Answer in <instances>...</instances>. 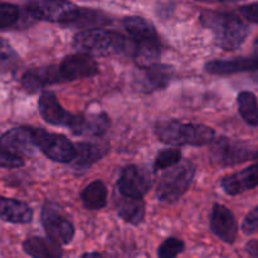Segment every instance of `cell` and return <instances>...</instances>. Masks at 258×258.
Instances as JSON below:
<instances>
[{
	"instance_id": "obj_1",
	"label": "cell",
	"mask_w": 258,
	"mask_h": 258,
	"mask_svg": "<svg viewBox=\"0 0 258 258\" xmlns=\"http://www.w3.org/2000/svg\"><path fill=\"white\" fill-rule=\"evenodd\" d=\"M202 24L211 30L216 43L224 50H236L249 34L247 23L233 13L204 10L199 17Z\"/></svg>"
},
{
	"instance_id": "obj_2",
	"label": "cell",
	"mask_w": 258,
	"mask_h": 258,
	"mask_svg": "<svg viewBox=\"0 0 258 258\" xmlns=\"http://www.w3.org/2000/svg\"><path fill=\"white\" fill-rule=\"evenodd\" d=\"M123 27L130 35L133 43L131 58L135 60L138 67L158 63L160 59V39L156 29L150 22L141 17H126Z\"/></svg>"
},
{
	"instance_id": "obj_3",
	"label": "cell",
	"mask_w": 258,
	"mask_h": 258,
	"mask_svg": "<svg viewBox=\"0 0 258 258\" xmlns=\"http://www.w3.org/2000/svg\"><path fill=\"white\" fill-rule=\"evenodd\" d=\"M73 45L78 50L97 57L128 54L131 57L133 43L122 34L100 28L86 29L73 38Z\"/></svg>"
},
{
	"instance_id": "obj_4",
	"label": "cell",
	"mask_w": 258,
	"mask_h": 258,
	"mask_svg": "<svg viewBox=\"0 0 258 258\" xmlns=\"http://www.w3.org/2000/svg\"><path fill=\"white\" fill-rule=\"evenodd\" d=\"M155 135L161 143L173 146L209 145L216 138L212 127L202 123H184L176 120L160 121L155 125Z\"/></svg>"
},
{
	"instance_id": "obj_5",
	"label": "cell",
	"mask_w": 258,
	"mask_h": 258,
	"mask_svg": "<svg viewBox=\"0 0 258 258\" xmlns=\"http://www.w3.org/2000/svg\"><path fill=\"white\" fill-rule=\"evenodd\" d=\"M196 175V166L189 160L179 161L163 174L156 188V197L163 203H175L190 186Z\"/></svg>"
},
{
	"instance_id": "obj_6",
	"label": "cell",
	"mask_w": 258,
	"mask_h": 258,
	"mask_svg": "<svg viewBox=\"0 0 258 258\" xmlns=\"http://www.w3.org/2000/svg\"><path fill=\"white\" fill-rule=\"evenodd\" d=\"M212 144V160L221 168H231L258 159V149L252 148L242 141L222 136L219 139L214 138Z\"/></svg>"
},
{
	"instance_id": "obj_7",
	"label": "cell",
	"mask_w": 258,
	"mask_h": 258,
	"mask_svg": "<svg viewBox=\"0 0 258 258\" xmlns=\"http://www.w3.org/2000/svg\"><path fill=\"white\" fill-rule=\"evenodd\" d=\"M33 138L37 148L50 160L57 163H72L75 159L76 148L66 136L33 127Z\"/></svg>"
},
{
	"instance_id": "obj_8",
	"label": "cell",
	"mask_w": 258,
	"mask_h": 258,
	"mask_svg": "<svg viewBox=\"0 0 258 258\" xmlns=\"http://www.w3.org/2000/svg\"><path fill=\"white\" fill-rule=\"evenodd\" d=\"M40 221L47 236L57 243L68 244L75 237L72 222L63 214L62 209L52 202L45 203L42 208Z\"/></svg>"
},
{
	"instance_id": "obj_9",
	"label": "cell",
	"mask_w": 258,
	"mask_h": 258,
	"mask_svg": "<svg viewBox=\"0 0 258 258\" xmlns=\"http://www.w3.org/2000/svg\"><path fill=\"white\" fill-rule=\"evenodd\" d=\"M174 77V68L168 64H154L139 67L133 75V86L141 93H153L168 87Z\"/></svg>"
},
{
	"instance_id": "obj_10",
	"label": "cell",
	"mask_w": 258,
	"mask_h": 258,
	"mask_svg": "<svg viewBox=\"0 0 258 258\" xmlns=\"http://www.w3.org/2000/svg\"><path fill=\"white\" fill-rule=\"evenodd\" d=\"M77 8L68 0H34L24 8V12L34 19L66 25Z\"/></svg>"
},
{
	"instance_id": "obj_11",
	"label": "cell",
	"mask_w": 258,
	"mask_h": 258,
	"mask_svg": "<svg viewBox=\"0 0 258 258\" xmlns=\"http://www.w3.org/2000/svg\"><path fill=\"white\" fill-rule=\"evenodd\" d=\"M58 70L63 82H71L96 76L98 73V64L92 55L82 52L63 58Z\"/></svg>"
},
{
	"instance_id": "obj_12",
	"label": "cell",
	"mask_w": 258,
	"mask_h": 258,
	"mask_svg": "<svg viewBox=\"0 0 258 258\" xmlns=\"http://www.w3.org/2000/svg\"><path fill=\"white\" fill-rule=\"evenodd\" d=\"M151 186V178L136 165H127L121 170L117 190L121 196L143 199Z\"/></svg>"
},
{
	"instance_id": "obj_13",
	"label": "cell",
	"mask_w": 258,
	"mask_h": 258,
	"mask_svg": "<svg viewBox=\"0 0 258 258\" xmlns=\"http://www.w3.org/2000/svg\"><path fill=\"white\" fill-rule=\"evenodd\" d=\"M211 231L224 243L232 244L238 236V223L231 209L216 203L211 213Z\"/></svg>"
},
{
	"instance_id": "obj_14",
	"label": "cell",
	"mask_w": 258,
	"mask_h": 258,
	"mask_svg": "<svg viewBox=\"0 0 258 258\" xmlns=\"http://www.w3.org/2000/svg\"><path fill=\"white\" fill-rule=\"evenodd\" d=\"M0 148L22 156L34 155L38 148L33 138V127L20 126L4 133L0 136Z\"/></svg>"
},
{
	"instance_id": "obj_15",
	"label": "cell",
	"mask_w": 258,
	"mask_h": 258,
	"mask_svg": "<svg viewBox=\"0 0 258 258\" xmlns=\"http://www.w3.org/2000/svg\"><path fill=\"white\" fill-rule=\"evenodd\" d=\"M68 127L75 135L98 138L103 135L110 127V117L105 112L73 115L71 125Z\"/></svg>"
},
{
	"instance_id": "obj_16",
	"label": "cell",
	"mask_w": 258,
	"mask_h": 258,
	"mask_svg": "<svg viewBox=\"0 0 258 258\" xmlns=\"http://www.w3.org/2000/svg\"><path fill=\"white\" fill-rule=\"evenodd\" d=\"M38 110L43 120L53 126L68 127L73 118L72 113L63 108L55 93L50 91H43L40 93L39 100H38Z\"/></svg>"
},
{
	"instance_id": "obj_17",
	"label": "cell",
	"mask_w": 258,
	"mask_h": 258,
	"mask_svg": "<svg viewBox=\"0 0 258 258\" xmlns=\"http://www.w3.org/2000/svg\"><path fill=\"white\" fill-rule=\"evenodd\" d=\"M62 82L63 80L60 77L59 70L55 66L30 68L22 76L20 80L23 90L28 93H37L47 86Z\"/></svg>"
},
{
	"instance_id": "obj_18",
	"label": "cell",
	"mask_w": 258,
	"mask_h": 258,
	"mask_svg": "<svg viewBox=\"0 0 258 258\" xmlns=\"http://www.w3.org/2000/svg\"><path fill=\"white\" fill-rule=\"evenodd\" d=\"M222 189L228 196H239L258 186V161L242 170L227 175L221 181Z\"/></svg>"
},
{
	"instance_id": "obj_19",
	"label": "cell",
	"mask_w": 258,
	"mask_h": 258,
	"mask_svg": "<svg viewBox=\"0 0 258 258\" xmlns=\"http://www.w3.org/2000/svg\"><path fill=\"white\" fill-rule=\"evenodd\" d=\"M258 68V58L253 54L251 57H238L234 59H216L206 64V71L214 76H231L236 73L252 72Z\"/></svg>"
},
{
	"instance_id": "obj_20",
	"label": "cell",
	"mask_w": 258,
	"mask_h": 258,
	"mask_svg": "<svg viewBox=\"0 0 258 258\" xmlns=\"http://www.w3.org/2000/svg\"><path fill=\"white\" fill-rule=\"evenodd\" d=\"M76 155L72 160L73 166L77 169H87L103 158L110 150L105 141H82L75 145Z\"/></svg>"
},
{
	"instance_id": "obj_21",
	"label": "cell",
	"mask_w": 258,
	"mask_h": 258,
	"mask_svg": "<svg viewBox=\"0 0 258 258\" xmlns=\"http://www.w3.org/2000/svg\"><path fill=\"white\" fill-rule=\"evenodd\" d=\"M0 219L14 224H27L32 222L33 211L24 202L0 196Z\"/></svg>"
},
{
	"instance_id": "obj_22",
	"label": "cell",
	"mask_w": 258,
	"mask_h": 258,
	"mask_svg": "<svg viewBox=\"0 0 258 258\" xmlns=\"http://www.w3.org/2000/svg\"><path fill=\"white\" fill-rule=\"evenodd\" d=\"M110 22L111 20L108 18V15L100 12V10L77 7L64 27L81 28V29L86 30L103 27V25H107Z\"/></svg>"
},
{
	"instance_id": "obj_23",
	"label": "cell",
	"mask_w": 258,
	"mask_h": 258,
	"mask_svg": "<svg viewBox=\"0 0 258 258\" xmlns=\"http://www.w3.org/2000/svg\"><path fill=\"white\" fill-rule=\"evenodd\" d=\"M116 209L120 218L133 226H139L144 222L145 218V204L143 199L131 198V197L121 196L116 198Z\"/></svg>"
},
{
	"instance_id": "obj_24",
	"label": "cell",
	"mask_w": 258,
	"mask_h": 258,
	"mask_svg": "<svg viewBox=\"0 0 258 258\" xmlns=\"http://www.w3.org/2000/svg\"><path fill=\"white\" fill-rule=\"evenodd\" d=\"M23 249L27 254L34 258H59L63 252L60 244L50 238L30 237L23 242Z\"/></svg>"
},
{
	"instance_id": "obj_25",
	"label": "cell",
	"mask_w": 258,
	"mask_h": 258,
	"mask_svg": "<svg viewBox=\"0 0 258 258\" xmlns=\"http://www.w3.org/2000/svg\"><path fill=\"white\" fill-rule=\"evenodd\" d=\"M81 199L85 208L90 211L102 209L107 203V188L101 180L92 181L81 191Z\"/></svg>"
},
{
	"instance_id": "obj_26",
	"label": "cell",
	"mask_w": 258,
	"mask_h": 258,
	"mask_svg": "<svg viewBox=\"0 0 258 258\" xmlns=\"http://www.w3.org/2000/svg\"><path fill=\"white\" fill-rule=\"evenodd\" d=\"M238 112L244 122L253 127H258V101L251 91H242L237 96Z\"/></svg>"
},
{
	"instance_id": "obj_27",
	"label": "cell",
	"mask_w": 258,
	"mask_h": 258,
	"mask_svg": "<svg viewBox=\"0 0 258 258\" xmlns=\"http://www.w3.org/2000/svg\"><path fill=\"white\" fill-rule=\"evenodd\" d=\"M20 9L14 4L0 3V30L9 29L20 20Z\"/></svg>"
},
{
	"instance_id": "obj_28",
	"label": "cell",
	"mask_w": 258,
	"mask_h": 258,
	"mask_svg": "<svg viewBox=\"0 0 258 258\" xmlns=\"http://www.w3.org/2000/svg\"><path fill=\"white\" fill-rule=\"evenodd\" d=\"M181 160V151L178 148H170L161 150L156 155L154 160V169L155 170H161V169L171 168L173 165L178 164Z\"/></svg>"
},
{
	"instance_id": "obj_29",
	"label": "cell",
	"mask_w": 258,
	"mask_h": 258,
	"mask_svg": "<svg viewBox=\"0 0 258 258\" xmlns=\"http://www.w3.org/2000/svg\"><path fill=\"white\" fill-rule=\"evenodd\" d=\"M18 63V53L7 39L0 37V68L9 70Z\"/></svg>"
},
{
	"instance_id": "obj_30",
	"label": "cell",
	"mask_w": 258,
	"mask_h": 258,
	"mask_svg": "<svg viewBox=\"0 0 258 258\" xmlns=\"http://www.w3.org/2000/svg\"><path fill=\"white\" fill-rule=\"evenodd\" d=\"M184 251V242L181 239L170 237L160 244L158 249V256L160 258H173Z\"/></svg>"
},
{
	"instance_id": "obj_31",
	"label": "cell",
	"mask_w": 258,
	"mask_h": 258,
	"mask_svg": "<svg viewBox=\"0 0 258 258\" xmlns=\"http://www.w3.org/2000/svg\"><path fill=\"white\" fill-rule=\"evenodd\" d=\"M24 164V156L12 153L4 148H0V168L17 169L22 168Z\"/></svg>"
},
{
	"instance_id": "obj_32",
	"label": "cell",
	"mask_w": 258,
	"mask_h": 258,
	"mask_svg": "<svg viewBox=\"0 0 258 258\" xmlns=\"http://www.w3.org/2000/svg\"><path fill=\"white\" fill-rule=\"evenodd\" d=\"M241 229L246 236H252V234L258 233V206L244 217Z\"/></svg>"
},
{
	"instance_id": "obj_33",
	"label": "cell",
	"mask_w": 258,
	"mask_h": 258,
	"mask_svg": "<svg viewBox=\"0 0 258 258\" xmlns=\"http://www.w3.org/2000/svg\"><path fill=\"white\" fill-rule=\"evenodd\" d=\"M238 12L246 22L258 24V2L242 5V7H239Z\"/></svg>"
},
{
	"instance_id": "obj_34",
	"label": "cell",
	"mask_w": 258,
	"mask_h": 258,
	"mask_svg": "<svg viewBox=\"0 0 258 258\" xmlns=\"http://www.w3.org/2000/svg\"><path fill=\"white\" fill-rule=\"evenodd\" d=\"M244 251L248 256L258 258V239H251L244 246Z\"/></svg>"
},
{
	"instance_id": "obj_35",
	"label": "cell",
	"mask_w": 258,
	"mask_h": 258,
	"mask_svg": "<svg viewBox=\"0 0 258 258\" xmlns=\"http://www.w3.org/2000/svg\"><path fill=\"white\" fill-rule=\"evenodd\" d=\"M201 3H236L241 2V0H197Z\"/></svg>"
},
{
	"instance_id": "obj_36",
	"label": "cell",
	"mask_w": 258,
	"mask_h": 258,
	"mask_svg": "<svg viewBox=\"0 0 258 258\" xmlns=\"http://www.w3.org/2000/svg\"><path fill=\"white\" fill-rule=\"evenodd\" d=\"M253 55L258 58V37L254 39V42H253Z\"/></svg>"
},
{
	"instance_id": "obj_37",
	"label": "cell",
	"mask_w": 258,
	"mask_h": 258,
	"mask_svg": "<svg viewBox=\"0 0 258 258\" xmlns=\"http://www.w3.org/2000/svg\"><path fill=\"white\" fill-rule=\"evenodd\" d=\"M252 72H253V73H252V80H253L254 82H256L258 85V68H257V70L252 71Z\"/></svg>"
},
{
	"instance_id": "obj_38",
	"label": "cell",
	"mask_w": 258,
	"mask_h": 258,
	"mask_svg": "<svg viewBox=\"0 0 258 258\" xmlns=\"http://www.w3.org/2000/svg\"><path fill=\"white\" fill-rule=\"evenodd\" d=\"M92 256H95V257H100L101 254L98 253V252H93V253H85V254H83V257H92Z\"/></svg>"
}]
</instances>
